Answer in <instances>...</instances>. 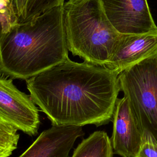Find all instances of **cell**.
I'll list each match as a JSON object with an SVG mask.
<instances>
[{"label": "cell", "instance_id": "obj_5", "mask_svg": "<svg viewBox=\"0 0 157 157\" xmlns=\"http://www.w3.org/2000/svg\"><path fill=\"white\" fill-rule=\"evenodd\" d=\"M0 117L29 136H36L40 126L39 109L11 78L0 74Z\"/></svg>", "mask_w": 157, "mask_h": 157}, {"label": "cell", "instance_id": "obj_2", "mask_svg": "<svg viewBox=\"0 0 157 157\" xmlns=\"http://www.w3.org/2000/svg\"><path fill=\"white\" fill-rule=\"evenodd\" d=\"M63 6L2 28L0 74L26 80L69 58Z\"/></svg>", "mask_w": 157, "mask_h": 157}, {"label": "cell", "instance_id": "obj_11", "mask_svg": "<svg viewBox=\"0 0 157 157\" xmlns=\"http://www.w3.org/2000/svg\"><path fill=\"white\" fill-rule=\"evenodd\" d=\"M18 129L0 117V157H9L17 148Z\"/></svg>", "mask_w": 157, "mask_h": 157}, {"label": "cell", "instance_id": "obj_13", "mask_svg": "<svg viewBox=\"0 0 157 157\" xmlns=\"http://www.w3.org/2000/svg\"><path fill=\"white\" fill-rule=\"evenodd\" d=\"M136 157H157V140L144 131L139 150Z\"/></svg>", "mask_w": 157, "mask_h": 157}, {"label": "cell", "instance_id": "obj_8", "mask_svg": "<svg viewBox=\"0 0 157 157\" xmlns=\"http://www.w3.org/2000/svg\"><path fill=\"white\" fill-rule=\"evenodd\" d=\"M156 57L157 31L142 34H122L105 67L120 74L145 59Z\"/></svg>", "mask_w": 157, "mask_h": 157}, {"label": "cell", "instance_id": "obj_7", "mask_svg": "<svg viewBox=\"0 0 157 157\" xmlns=\"http://www.w3.org/2000/svg\"><path fill=\"white\" fill-rule=\"evenodd\" d=\"M144 131L128 99L124 96L118 99L113 115L110 139L113 151L122 157H136Z\"/></svg>", "mask_w": 157, "mask_h": 157}, {"label": "cell", "instance_id": "obj_3", "mask_svg": "<svg viewBox=\"0 0 157 157\" xmlns=\"http://www.w3.org/2000/svg\"><path fill=\"white\" fill-rule=\"evenodd\" d=\"M68 50L84 61L105 66L121 37L108 20L100 0H68L63 6Z\"/></svg>", "mask_w": 157, "mask_h": 157}, {"label": "cell", "instance_id": "obj_9", "mask_svg": "<svg viewBox=\"0 0 157 157\" xmlns=\"http://www.w3.org/2000/svg\"><path fill=\"white\" fill-rule=\"evenodd\" d=\"M83 134L80 126H52L18 157H69L75 142Z\"/></svg>", "mask_w": 157, "mask_h": 157}, {"label": "cell", "instance_id": "obj_14", "mask_svg": "<svg viewBox=\"0 0 157 157\" xmlns=\"http://www.w3.org/2000/svg\"><path fill=\"white\" fill-rule=\"evenodd\" d=\"M27 1L28 0H12V4L18 19L23 13Z\"/></svg>", "mask_w": 157, "mask_h": 157}, {"label": "cell", "instance_id": "obj_4", "mask_svg": "<svg viewBox=\"0 0 157 157\" xmlns=\"http://www.w3.org/2000/svg\"><path fill=\"white\" fill-rule=\"evenodd\" d=\"M118 82L142 129L157 140V57L126 69Z\"/></svg>", "mask_w": 157, "mask_h": 157}, {"label": "cell", "instance_id": "obj_6", "mask_svg": "<svg viewBox=\"0 0 157 157\" xmlns=\"http://www.w3.org/2000/svg\"><path fill=\"white\" fill-rule=\"evenodd\" d=\"M113 28L121 34L157 31L147 0H100Z\"/></svg>", "mask_w": 157, "mask_h": 157}, {"label": "cell", "instance_id": "obj_10", "mask_svg": "<svg viewBox=\"0 0 157 157\" xmlns=\"http://www.w3.org/2000/svg\"><path fill=\"white\" fill-rule=\"evenodd\" d=\"M110 139L102 131H95L74 149L71 157H113Z\"/></svg>", "mask_w": 157, "mask_h": 157}, {"label": "cell", "instance_id": "obj_15", "mask_svg": "<svg viewBox=\"0 0 157 157\" xmlns=\"http://www.w3.org/2000/svg\"><path fill=\"white\" fill-rule=\"evenodd\" d=\"M2 23H3V16H2V12L0 9V34L2 31Z\"/></svg>", "mask_w": 157, "mask_h": 157}, {"label": "cell", "instance_id": "obj_12", "mask_svg": "<svg viewBox=\"0 0 157 157\" xmlns=\"http://www.w3.org/2000/svg\"><path fill=\"white\" fill-rule=\"evenodd\" d=\"M64 4V0H28L24 10L17 21L30 20L52 9Z\"/></svg>", "mask_w": 157, "mask_h": 157}, {"label": "cell", "instance_id": "obj_1", "mask_svg": "<svg viewBox=\"0 0 157 157\" xmlns=\"http://www.w3.org/2000/svg\"><path fill=\"white\" fill-rule=\"evenodd\" d=\"M119 74L69 58L26 80L29 96L52 126H100L113 115Z\"/></svg>", "mask_w": 157, "mask_h": 157}]
</instances>
